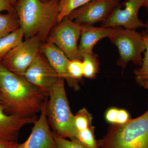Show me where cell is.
<instances>
[{
	"instance_id": "3957f363",
	"label": "cell",
	"mask_w": 148,
	"mask_h": 148,
	"mask_svg": "<svg viewBox=\"0 0 148 148\" xmlns=\"http://www.w3.org/2000/svg\"><path fill=\"white\" fill-rule=\"evenodd\" d=\"M99 148H148V109L142 115L123 125H112Z\"/></svg>"
},
{
	"instance_id": "277c9868",
	"label": "cell",
	"mask_w": 148,
	"mask_h": 148,
	"mask_svg": "<svg viewBox=\"0 0 148 148\" xmlns=\"http://www.w3.org/2000/svg\"><path fill=\"white\" fill-rule=\"evenodd\" d=\"M47 114L53 132L64 138H75L77 130L65 88V79L59 78L49 93Z\"/></svg>"
},
{
	"instance_id": "f546056e",
	"label": "cell",
	"mask_w": 148,
	"mask_h": 148,
	"mask_svg": "<svg viewBox=\"0 0 148 148\" xmlns=\"http://www.w3.org/2000/svg\"><path fill=\"white\" fill-rule=\"evenodd\" d=\"M17 1V0H10V1L12 5L13 6L14 5V4L16 2V1Z\"/></svg>"
},
{
	"instance_id": "f1b7e54d",
	"label": "cell",
	"mask_w": 148,
	"mask_h": 148,
	"mask_svg": "<svg viewBox=\"0 0 148 148\" xmlns=\"http://www.w3.org/2000/svg\"><path fill=\"white\" fill-rule=\"evenodd\" d=\"M145 27L146 28L147 33L148 34V19L147 21H146L145 23Z\"/></svg>"
},
{
	"instance_id": "9a60e30c",
	"label": "cell",
	"mask_w": 148,
	"mask_h": 148,
	"mask_svg": "<svg viewBox=\"0 0 148 148\" xmlns=\"http://www.w3.org/2000/svg\"><path fill=\"white\" fill-rule=\"evenodd\" d=\"M24 32L20 27L0 38V62L9 51L24 41Z\"/></svg>"
},
{
	"instance_id": "30bf717a",
	"label": "cell",
	"mask_w": 148,
	"mask_h": 148,
	"mask_svg": "<svg viewBox=\"0 0 148 148\" xmlns=\"http://www.w3.org/2000/svg\"><path fill=\"white\" fill-rule=\"evenodd\" d=\"M145 0H127L125 8L118 7L112 12L106 21L102 22L101 27H124L126 29L136 30L145 27V23L138 17V12L143 6Z\"/></svg>"
},
{
	"instance_id": "ffe728a7",
	"label": "cell",
	"mask_w": 148,
	"mask_h": 148,
	"mask_svg": "<svg viewBox=\"0 0 148 148\" xmlns=\"http://www.w3.org/2000/svg\"><path fill=\"white\" fill-rule=\"evenodd\" d=\"M92 116L85 108L79 110L74 116V124L77 131L92 127Z\"/></svg>"
},
{
	"instance_id": "d6a6232c",
	"label": "cell",
	"mask_w": 148,
	"mask_h": 148,
	"mask_svg": "<svg viewBox=\"0 0 148 148\" xmlns=\"http://www.w3.org/2000/svg\"><path fill=\"white\" fill-rule=\"evenodd\" d=\"M42 1H48V0H41Z\"/></svg>"
},
{
	"instance_id": "6da1fadb",
	"label": "cell",
	"mask_w": 148,
	"mask_h": 148,
	"mask_svg": "<svg viewBox=\"0 0 148 148\" xmlns=\"http://www.w3.org/2000/svg\"><path fill=\"white\" fill-rule=\"evenodd\" d=\"M0 93L5 112L36 116L47 97L23 75L9 71L0 62Z\"/></svg>"
},
{
	"instance_id": "603a6c76",
	"label": "cell",
	"mask_w": 148,
	"mask_h": 148,
	"mask_svg": "<svg viewBox=\"0 0 148 148\" xmlns=\"http://www.w3.org/2000/svg\"><path fill=\"white\" fill-rule=\"evenodd\" d=\"M68 71L71 78L77 81L83 76L82 60H70L68 65Z\"/></svg>"
},
{
	"instance_id": "d6986e66",
	"label": "cell",
	"mask_w": 148,
	"mask_h": 148,
	"mask_svg": "<svg viewBox=\"0 0 148 148\" xmlns=\"http://www.w3.org/2000/svg\"><path fill=\"white\" fill-rule=\"evenodd\" d=\"M146 49L143 58L141 67L134 71L136 82L141 86H143L145 83L148 81V36H144Z\"/></svg>"
},
{
	"instance_id": "9c48e42d",
	"label": "cell",
	"mask_w": 148,
	"mask_h": 148,
	"mask_svg": "<svg viewBox=\"0 0 148 148\" xmlns=\"http://www.w3.org/2000/svg\"><path fill=\"white\" fill-rule=\"evenodd\" d=\"M23 76L46 97L59 78L40 49Z\"/></svg>"
},
{
	"instance_id": "d4e9b609",
	"label": "cell",
	"mask_w": 148,
	"mask_h": 148,
	"mask_svg": "<svg viewBox=\"0 0 148 148\" xmlns=\"http://www.w3.org/2000/svg\"><path fill=\"white\" fill-rule=\"evenodd\" d=\"M129 114L127 111L123 109H119L117 116L116 124L123 125L129 120Z\"/></svg>"
},
{
	"instance_id": "7a4b0ae2",
	"label": "cell",
	"mask_w": 148,
	"mask_h": 148,
	"mask_svg": "<svg viewBox=\"0 0 148 148\" xmlns=\"http://www.w3.org/2000/svg\"><path fill=\"white\" fill-rule=\"evenodd\" d=\"M59 0H17L14 8L23 30L25 39L38 36L45 42L58 23Z\"/></svg>"
},
{
	"instance_id": "5b68a950",
	"label": "cell",
	"mask_w": 148,
	"mask_h": 148,
	"mask_svg": "<svg viewBox=\"0 0 148 148\" xmlns=\"http://www.w3.org/2000/svg\"><path fill=\"white\" fill-rule=\"evenodd\" d=\"M109 38L118 48L119 58L117 64L123 70L130 61L141 66L143 60L142 54L146 49L143 35L135 30L123 29L119 27Z\"/></svg>"
},
{
	"instance_id": "7402d4cb",
	"label": "cell",
	"mask_w": 148,
	"mask_h": 148,
	"mask_svg": "<svg viewBox=\"0 0 148 148\" xmlns=\"http://www.w3.org/2000/svg\"><path fill=\"white\" fill-rule=\"evenodd\" d=\"M52 134L57 148H86L76 138L68 140L55 132H52Z\"/></svg>"
},
{
	"instance_id": "8992f818",
	"label": "cell",
	"mask_w": 148,
	"mask_h": 148,
	"mask_svg": "<svg viewBox=\"0 0 148 148\" xmlns=\"http://www.w3.org/2000/svg\"><path fill=\"white\" fill-rule=\"evenodd\" d=\"M82 27L66 16L51 30L45 42L53 43L62 50L70 60H82L79 50Z\"/></svg>"
},
{
	"instance_id": "484cf974",
	"label": "cell",
	"mask_w": 148,
	"mask_h": 148,
	"mask_svg": "<svg viewBox=\"0 0 148 148\" xmlns=\"http://www.w3.org/2000/svg\"><path fill=\"white\" fill-rule=\"evenodd\" d=\"M3 11L7 12H16L10 0H0V12Z\"/></svg>"
},
{
	"instance_id": "4316f807",
	"label": "cell",
	"mask_w": 148,
	"mask_h": 148,
	"mask_svg": "<svg viewBox=\"0 0 148 148\" xmlns=\"http://www.w3.org/2000/svg\"><path fill=\"white\" fill-rule=\"evenodd\" d=\"M19 143L0 140V148H18Z\"/></svg>"
},
{
	"instance_id": "5bb4252c",
	"label": "cell",
	"mask_w": 148,
	"mask_h": 148,
	"mask_svg": "<svg viewBox=\"0 0 148 148\" xmlns=\"http://www.w3.org/2000/svg\"><path fill=\"white\" fill-rule=\"evenodd\" d=\"M79 50L82 56L93 53L92 49L98 41L109 38L116 32L119 27H94L92 26H82Z\"/></svg>"
},
{
	"instance_id": "44dd1931",
	"label": "cell",
	"mask_w": 148,
	"mask_h": 148,
	"mask_svg": "<svg viewBox=\"0 0 148 148\" xmlns=\"http://www.w3.org/2000/svg\"><path fill=\"white\" fill-rule=\"evenodd\" d=\"M75 138L86 148H99L98 141L95 140L94 136L93 126L84 130L77 131Z\"/></svg>"
},
{
	"instance_id": "8fae6325",
	"label": "cell",
	"mask_w": 148,
	"mask_h": 148,
	"mask_svg": "<svg viewBox=\"0 0 148 148\" xmlns=\"http://www.w3.org/2000/svg\"><path fill=\"white\" fill-rule=\"evenodd\" d=\"M47 98L43 104L39 118L35 122L27 140L18 148H57L50 131L47 114Z\"/></svg>"
},
{
	"instance_id": "83f0119b",
	"label": "cell",
	"mask_w": 148,
	"mask_h": 148,
	"mask_svg": "<svg viewBox=\"0 0 148 148\" xmlns=\"http://www.w3.org/2000/svg\"><path fill=\"white\" fill-rule=\"evenodd\" d=\"M143 6L145 7L148 14V0H145Z\"/></svg>"
},
{
	"instance_id": "2e32d148",
	"label": "cell",
	"mask_w": 148,
	"mask_h": 148,
	"mask_svg": "<svg viewBox=\"0 0 148 148\" xmlns=\"http://www.w3.org/2000/svg\"><path fill=\"white\" fill-rule=\"evenodd\" d=\"M20 28L16 12L0 13V38Z\"/></svg>"
},
{
	"instance_id": "cb8c5ba5",
	"label": "cell",
	"mask_w": 148,
	"mask_h": 148,
	"mask_svg": "<svg viewBox=\"0 0 148 148\" xmlns=\"http://www.w3.org/2000/svg\"><path fill=\"white\" fill-rule=\"evenodd\" d=\"M119 109L113 108L109 109L106 114V121L112 125L116 124L117 116Z\"/></svg>"
},
{
	"instance_id": "4fadbf2b",
	"label": "cell",
	"mask_w": 148,
	"mask_h": 148,
	"mask_svg": "<svg viewBox=\"0 0 148 148\" xmlns=\"http://www.w3.org/2000/svg\"><path fill=\"white\" fill-rule=\"evenodd\" d=\"M36 116L26 117L17 114H9L0 103V140L16 142L19 131L27 124L34 123Z\"/></svg>"
},
{
	"instance_id": "7c38bea8",
	"label": "cell",
	"mask_w": 148,
	"mask_h": 148,
	"mask_svg": "<svg viewBox=\"0 0 148 148\" xmlns=\"http://www.w3.org/2000/svg\"><path fill=\"white\" fill-rule=\"evenodd\" d=\"M40 50L59 77L64 79L71 87L75 90L78 89L77 81L71 78L69 75L68 65L70 59L64 52L55 45L47 42L42 43Z\"/></svg>"
},
{
	"instance_id": "4dcf8cb0",
	"label": "cell",
	"mask_w": 148,
	"mask_h": 148,
	"mask_svg": "<svg viewBox=\"0 0 148 148\" xmlns=\"http://www.w3.org/2000/svg\"><path fill=\"white\" fill-rule=\"evenodd\" d=\"M143 86H144L145 88H146V89H148V81L145 83Z\"/></svg>"
},
{
	"instance_id": "52a82bcc",
	"label": "cell",
	"mask_w": 148,
	"mask_h": 148,
	"mask_svg": "<svg viewBox=\"0 0 148 148\" xmlns=\"http://www.w3.org/2000/svg\"><path fill=\"white\" fill-rule=\"evenodd\" d=\"M42 44L38 36L25 39L9 51L1 63L10 71L23 76L40 51Z\"/></svg>"
},
{
	"instance_id": "e0dca14e",
	"label": "cell",
	"mask_w": 148,
	"mask_h": 148,
	"mask_svg": "<svg viewBox=\"0 0 148 148\" xmlns=\"http://www.w3.org/2000/svg\"><path fill=\"white\" fill-rule=\"evenodd\" d=\"M83 76L89 79L95 78L99 70V63L97 56L93 53L83 56Z\"/></svg>"
},
{
	"instance_id": "1f68e13d",
	"label": "cell",
	"mask_w": 148,
	"mask_h": 148,
	"mask_svg": "<svg viewBox=\"0 0 148 148\" xmlns=\"http://www.w3.org/2000/svg\"><path fill=\"white\" fill-rule=\"evenodd\" d=\"M0 103L2 104V100L1 96V93H0Z\"/></svg>"
},
{
	"instance_id": "ac0fdd59",
	"label": "cell",
	"mask_w": 148,
	"mask_h": 148,
	"mask_svg": "<svg viewBox=\"0 0 148 148\" xmlns=\"http://www.w3.org/2000/svg\"><path fill=\"white\" fill-rule=\"evenodd\" d=\"M92 0H59L58 23L73 11L79 8Z\"/></svg>"
},
{
	"instance_id": "ba28073f",
	"label": "cell",
	"mask_w": 148,
	"mask_h": 148,
	"mask_svg": "<svg viewBox=\"0 0 148 148\" xmlns=\"http://www.w3.org/2000/svg\"><path fill=\"white\" fill-rule=\"evenodd\" d=\"M119 6V0H92L73 11L68 16L81 26H92L106 21Z\"/></svg>"
}]
</instances>
